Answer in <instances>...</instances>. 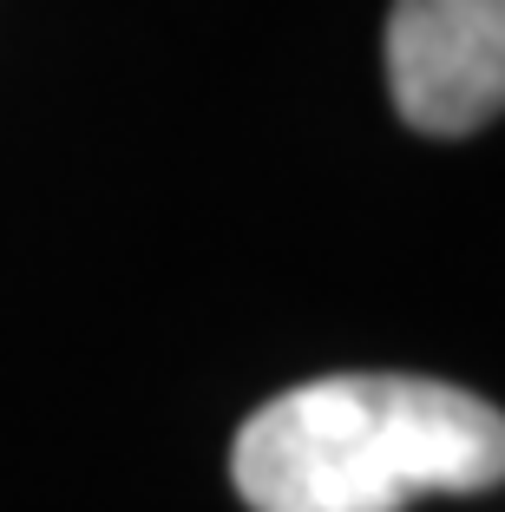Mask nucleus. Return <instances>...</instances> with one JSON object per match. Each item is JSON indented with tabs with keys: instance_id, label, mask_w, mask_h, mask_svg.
<instances>
[{
	"instance_id": "1",
	"label": "nucleus",
	"mask_w": 505,
	"mask_h": 512,
	"mask_svg": "<svg viewBox=\"0 0 505 512\" xmlns=\"http://www.w3.org/2000/svg\"><path fill=\"white\" fill-rule=\"evenodd\" d=\"M250 512H407L505 480V414L427 375H322L256 407L230 453Z\"/></svg>"
},
{
	"instance_id": "2",
	"label": "nucleus",
	"mask_w": 505,
	"mask_h": 512,
	"mask_svg": "<svg viewBox=\"0 0 505 512\" xmlns=\"http://www.w3.org/2000/svg\"><path fill=\"white\" fill-rule=\"evenodd\" d=\"M387 92L427 138L492 125L505 112V0H394Z\"/></svg>"
}]
</instances>
